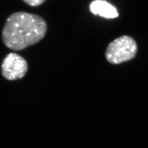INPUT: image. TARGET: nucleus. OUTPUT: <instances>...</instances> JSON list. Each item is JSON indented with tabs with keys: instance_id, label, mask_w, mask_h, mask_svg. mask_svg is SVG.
I'll return each mask as SVG.
<instances>
[{
	"instance_id": "obj_5",
	"label": "nucleus",
	"mask_w": 148,
	"mask_h": 148,
	"mask_svg": "<svg viewBox=\"0 0 148 148\" xmlns=\"http://www.w3.org/2000/svg\"><path fill=\"white\" fill-rule=\"evenodd\" d=\"M26 4L30 6H38L43 4L46 0H23Z\"/></svg>"
},
{
	"instance_id": "obj_4",
	"label": "nucleus",
	"mask_w": 148,
	"mask_h": 148,
	"mask_svg": "<svg viewBox=\"0 0 148 148\" xmlns=\"http://www.w3.org/2000/svg\"><path fill=\"white\" fill-rule=\"evenodd\" d=\"M90 9L91 12L94 14L106 18H113L119 16L115 8L103 0H96L92 1L90 4Z\"/></svg>"
},
{
	"instance_id": "obj_1",
	"label": "nucleus",
	"mask_w": 148,
	"mask_h": 148,
	"mask_svg": "<svg viewBox=\"0 0 148 148\" xmlns=\"http://www.w3.org/2000/svg\"><path fill=\"white\" fill-rule=\"evenodd\" d=\"M47 29L43 17L35 14L17 12L7 18L2 38L8 48L21 51L38 43L45 37Z\"/></svg>"
},
{
	"instance_id": "obj_2",
	"label": "nucleus",
	"mask_w": 148,
	"mask_h": 148,
	"mask_svg": "<svg viewBox=\"0 0 148 148\" xmlns=\"http://www.w3.org/2000/svg\"><path fill=\"white\" fill-rule=\"evenodd\" d=\"M137 50L135 41L132 37L125 35L109 43L106 51V58L111 64H121L132 59L136 56Z\"/></svg>"
},
{
	"instance_id": "obj_3",
	"label": "nucleus",
	"mask_w": 148,
	"mask_h": 148,
	"mask_svg": "<svg viewBox=\"0 0 148 148\" xmlns=\"http://www.w3.org/2000/svg\"><path fill=\"white\" fill-rule=\"evenodd\" d=\"M29 66L26 60L19 54L10 53L4 58L1 64L2 75L8 80L21 79L28 71Z\"/></svg>"
}]
</instances>
